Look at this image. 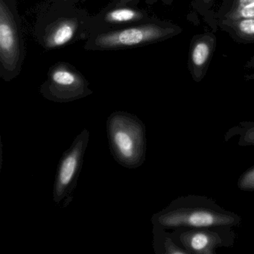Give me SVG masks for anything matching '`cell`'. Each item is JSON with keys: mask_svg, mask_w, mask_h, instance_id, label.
<instances>
[{"mask_svg": "<svg viewBox=\"0 0 254 254\" xmlns=\"http://www.w3.org/2000/svg\"><path fill=\"white\" fill-rule=\"evenodd\" d=\"M218 26L236 42L254 43V19L218 20Z\"/></svg>", "mask_w": 254, "mask_h": 254, "instance_id": "9c48e42d", "label": "cell"}, {"mask_svg": "<svg viewBox=\"0 0 254 254\" xmlns=\"http://www.w3.org/2000/svg\"><path fill=\"white\" fill-rule=\"evenodd\" d=\"M153 226L168 230L179 227H239L242 218L221 207L213 199L204 195L188 194L172 200L154 214Z\"/></svg>", "mask_w": 254, "mask_h": 254, "instance_id": "6da1fadb", "label": "cell"}, {"mask_svg": "<svg viewBox=\"0 0 254 254\" xmlns=\"http://www.w3.org/2000/svg\"><path fill=\"white\" fill-rule=\"evenodd\" d=\"M107 132L111 154L119 164L128 169L143 164L145 126L138 117L123 111L113 113L107 120Z\"/></svg>", "mask_w": 254, "mask_h": 254, "instance_id": "7a4b0ae2", "label": "cell"}, {"mask_svg": "<svg viewBox=\"0 0 254 254\" xmlns=\"http://www.w3.org/2000/svg\"><path fill=\"white\" fill-rule=\"evenodd\" d=\"M20 43L15 21L3 0L0 2V56L4 67L14 70L20 59Z\"/></svg>", "mask_w": 254, "mask_h": 254, "instance_id": "52a82bcc", "label": "cell"}, {"mask_svg": "<svg viewBox=\"0 0 254 254\" xmlns=\"http://www.w3.org/2000/svg\"><path fill=\"white\" fill-rule=\"evenodd\" d=\"M89 139L90 132L87 129H83L77 135L69 149L62 155L53 187L55 203H60L64 200V206H66L72 200V194L76 187Z\"/></svg>", "mask_w": 254, "mask_h": 254, "instance_id": "3957f363", "label": "cell"}, {"mask_svg": "<svg viewBox=\"0 0 254 254\" xmlns=\"http://www.w3.org/2000/svg\"><path fill=\"white\" fill-rule=\"evenodd\" d=\"M131 0H121L119 5H124V4L127 3V2H130Z\"/></svg>", "mask_w": 254, "mask_h": 254, "instance_id": "e0dca14e", "label": "cell"}, {"mask_svg": "<svg viewBox=\"0 0 254 254\" xmlns=\"http://www.w3.org/2000/svg\"><path fill=\"white\" fill-rule=\"evenodd\" d=\"M238 187L242 191H254V166L245 171L238 180Z\"/></svg>", "mask_w": 254, "mask_h": 254, "instance_id": "9a60e30c", "label": "cell"}, {"mask_svg": "<svg viewBox=\"0 0 254 254\" xmlns=\"http://www.w3.org/2000/svg\"><path fill=\"white\" fill-rule=\"evenodd\" d=\"M217 13L218 20L254 19V0H224Z\"/></svg>", "mask_w": 254, "mask_h": 254, "instance_id": "30bf717a", "label": "cell"}, {"mask_svg": "<svg viewBox=\"0 0 254 254\" xmlns=\"http://www.w3.org/2000/svg\"><path fill=\"white\" fill-rule=\"evenodd\" d=\"M233 227H179L171 231L176 243L189 254H215L220 248H231L236 242Z\"/></svg>", "mask_w": 254, "mask_h": 254, "instance_id": "277c9868", "label": "cell"}, {"mask_svg": "<svg viewBox=\"0 0 254 254\" xmlns=\"http://www.w3.org/2000/svg\"><path fill=\"white\" fill-rule=\"evenodd\" d=\"M200 1H202L205 4H211L213 2V0H200Z\"/></svg>", "mask_w": 254, "mask_h": 254, "instance_id": "ac0fdd59", "label": "cell"}, {"mask_svg": "<svg viewBox=\"0 0 254 254\" xmlns=\"http://www.w3.org/2000/svg\"><path fill=\"white\" fill-rule=\"evenodd\" d=\"M167 230L158 226H153L154 252L157 254H189L176 243L171 232Z\"/></svg>", "mask_w": 254, "mask_h": 254, "instance_id": "7c38bea8", "label": "cell"}, {"mask_svg": "<svg viewBox=\"0 0 254 254\" xmlns=\"http://www.w3.org/2000/svg\"><path fill=\"white\" fill-rule=\"evenodd\" d=\"M246 67L248 69H254V56L251 58V60L247 64ZM245 78L247 80H254V72L251 75H245Z\"/></svg>", "mask_w": 254, "mask_h": 254, "instance_id": "2e32d148", "label": "cell"}, {"mask_svg": "<svg viewBox=\"0 0 254 254\" xmlns=\"http://www.w3.org/2000/svg\"><path fill=\"white\" fill-rule=\"evenodd\" d=\"M236 136H239L238 145L239 146H254V122H241L230 127L224 135V142H228Z\"/></svg>", "mask_w": 254, "mask_h": 254, "instance_id": "4fadbf2b", "label": "cell"}, {"mask_svg": "<svg viewBox=\"0 0 254 254\" xmlns=\"http://www.w3.org/2000/svg\"><path fill=\"white\" fill-rule=\"evenodd\" d=\"M181 32L182 29L178 26L146 25L102 34L96 38L95 44L102 49L133 47L172 38Z\"/></svg>", "mask_w": 254, "mask_h": 254, "instance_id": "5b68a950", "label": "cell"}, {"mask_svg": "<svg viewBox=\"0 0 254 254\" xmlns=\"http://www.w3.org/2000/svg\"><path fill=\"white\" fill-rule=\"evenodd\" d=\"M87 83L78 74L64 67L55 69L43 94L50 100L70 102L90 94Z\"/></svg>", "mask_w": 254, "mask_h": 254, "instance_id": "8992f818", "label": "cell"}, {"mask_svg": "<svg viewBox=\"0 0 254 254\" xmlns=\"http://www.w3.org/2000/svg\"><path fill=\"white\" fill-rule=\"evenodd\" d=\"M77 24L71 20L59 21L53 26L46 38V44L49 48H56L67 44L75 35Z\"/></svg>", "mask_w": 254, "mask_h": 254, "instance_id": "8fae6325", "label": "cell"}, {"mask_svg": "<svg viewBox=\"0 0 254 254\" xmlns=\"http://www.w3.org/2000/svg\"><path fill=\"white\" fill-rule=\"evenodd\" d=\"M142 14L130 8H117L106 15V20L111 23H125L140 20Z\"/></svg>", "mask_w": 254, "mask_h": 254, "instance_id": "5bb4252c", "label": "cell"}, {"mask_svg": "<svg viewBox=\"0 0 254 254\" xmlns=\"http://www.w3.org/2000/svg\"><path fill=\"white\" fill-rule=\"evenodd\" d=\"M216 47V37L210 32L193 37L189 53L188 69L192 79L200 82L206 75Z\"/></svg>", "mask_w": 254, "mask_h": 254, "instance_id": "ba28073f", "label": "cell"}]
</instances>
